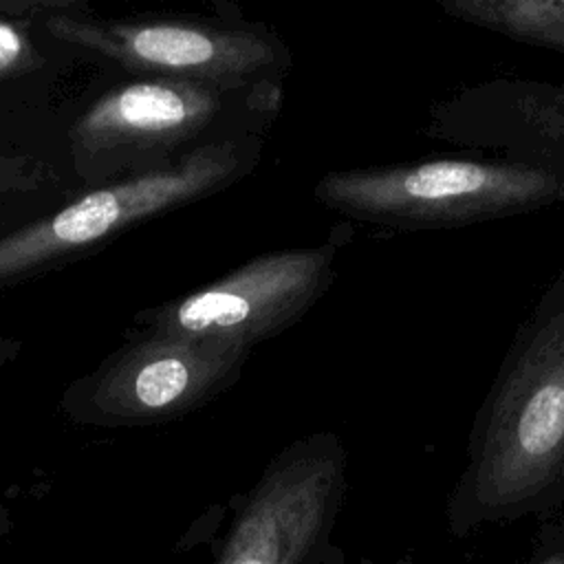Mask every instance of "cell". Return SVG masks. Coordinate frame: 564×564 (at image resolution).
I'll return each instance as SVG.
<instances>
[{
	"label": "cell",
	"mask_w": 564,
	"mask_h": 564,
	"mask_svg": "<svg viewBox=\"0 0 564 564\" xmlns=\"http://www.w3.org/2000/svg\"><path fill=\"white\" fill-rule=\"evenodd\" d=\"M48 29L134 70L212 88H234L278 62L273 42L245 31H216L181 22H119L95 26L55 18Z\"/></svg>",
	"instance_id": "obj_8"
},
{
	"label": "cell",
	"mask_w": 564,
	"mask_h": 564,
	"mask_svg": "<svg viewBox=\"0 0 564 564\" xmlns=\"http://www.w3.org/2000/svg\"><path fill=\"white\" fill-rule=\"evenodd\" d=\"M315 196L350 218L403 231L456 229L564 203V172L502 156H427L328 172Z\"/></svg>",
	"instance_id": "obj_2"
},
{
	"label": "cell",
	"mask_w": 564,
	"mask_h": 564,
	"mask_svg": "<svg viewBox=\"0 0 564 564\" xmlns=\"http://www.w3.org/2000/svg\"><path fill=\"white\" fill-rule=\"evenodd\" d=\"M231 145H205L178 165L154 170L77 198L51 218L0 238V282L84 249L141 218L192 200L231 181L238 172Z\"/></svg>",
	"instance_id": "obj_5"
},
{
	"label": "cell",
	"mask_w": 564,
	"mask_h": 564,
	"mask_svg": "<svg viewBox=\"0 0 564 564\" xmlns=\"http://www.w3.org/2000/svg\"><path fill=\"white\" fill-rule=\"evenodd\" d=\"M218 88L159 79L119 86L99 97L75 123L77 161L115 163L167 150L200 132L220 110Z\"/></svg>",
	"instance_id": "obj_9"
},
{
	"label": "cell",
	"mask_w": 564,
	"mask_h": 564,
	"mask_svg": "<svg viewBox=\"0 0 564 564\" xmlns=\"http://www.w3.org/2000/svg\"><path fill=\"white\" fill-rule=\"evenodd\" d=\"M13 531V520H11V513L0 505V542L7 540Z\"/></svg>",
	"instance_id": "obj_13"
},
{
	"label": "cell",
	"mask_w": 564,
	"mask_h": 564,
	"mask_svg": "<svg viewBox=\"0 0 564 564\" xmlns=\"http://www.w3.org/2000/svg\"><path fill=\"white\" fill-rule=\"evenodd\" d=\"M423 134L564 172V84L498 75L458 86L427 108Z\"/></svg>",
	"instance_id": "obj_7"
},
{
	"label": "cell",
	"mask_w": 564,
	"mask_h": 564,
	"mask_svg": "<svg viewBox=\"0 0 564 564\" xmlns=\"http://www.w3.org/2000/svg\"><path fill=\"white\" fill-rule=\"evenodd\" d=\"M458 22L564 53V0H436Z\"/></svg>",
	"instance_id": "obj_10"
},
{
	"label": "cell",
	"mask_w": 564,
	"mask_h": 564,
	"mask_svg": "<svg viewBox=\"0 0 564 564\" xmlns=\"http://www.w3.org/2000/svg\"><path fill=\"white\" fill-rule=\"evenodd\" d=\"M564 509V269L518 326L474 414L445 524L465 538Z\"/></svg>",
	"instance_id": "obj_1"
},
{
	"label": "cell",
	"mask_w": 564,
	"mask_h": 564,
	"mask_svg": "<svg viewBox=\"0 0 564 564\" xmlns=\"http://www.w3.org/2000/svg\"><path fill=\"white\" fill-rule=\"evenodd\" d=\"M337 245L286 249L154 311L150 333L251 348L295 322L333 282Z\"/></svg>",
	"instance_id": "obj_4"
},
{
	"label": "cell",
	"mask_w": 564,
	"mask_h": 564,
	"mask_svg": "<svg viewBox=\"0 0 564 564\" xmlns=\"http://www.w3.org/2000/svg\"><path fill=\"white\" fill-rule=\"evenodd\" d=\"M355 564H414V560L408 557V555L394 557V560H370V557H366V560H359Z\"/></svg>",
	"instance_id": "obj_14"
},
{
	"label": "cell",
	"mask_w": 564,
	"mask_h": 564,
	"mask_svg": "<svg viewBox=\"0 0 564 564\" xmlns=\"http://www.w3.org/2000/svg\"><path fill=\"white\" fill-rule=\"evenodd\" d=\"M346 494L335 434L286 447L240 500L214 564H341L333 533Z\"/></svg>",
	"instance_id": "obj_3"
},
{
	"label": "cell",
	"mask_w": 564,
	"mask_h": 564,
	"mask_svg": "<svg viewBox=\"0 0 564 564\" xmlns=\"http://www.w3.org/2000/svg\"><path fill=\"white\" fill-rule=\"evenodd\" d=\"M33 57L29 40L9 22L0 20V77L26 70Z\"/></svg>",
	"instance_id": "obj_12"
},
{
	"label": "cell",
	"mask_w": 564,
	"mask_h": 564,
	"mask_svg": "<svg viewBox=\"0 0 564 564\" xmlns=\"http://www.w3.org/2000/svg\"><path fill=\"white\" fill-rule=\"evenodd\" d=\"M249 348L148 333L121 350L97 377L90 405L106 423H159L220 392L238 372Z\"/></svg>",
	"instance_id": "obj_6"
},
{
	"label": "cell",
	"mask_w": 564,
	"mask_h": 564,
	"mask_svg": "<svg viewBox=\"0 0 564 564\" xmlns=\"http://www.w3.org/2000/svg\"><path fill=\"white\" fill-rule=\"evenodd\" d=\"M518 564H564V509L542 520L531 551Z\"/></svg>",
	"instance_id": "obj_11"
}]
</instances>
